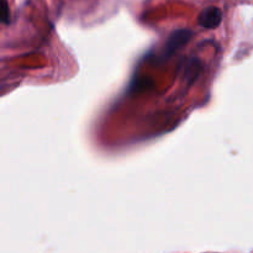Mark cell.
Listing matches in <instances>:
<instances>
[{"instance_id": "cell-4", "label": "cell", "mask_w": 253, "mask_h": 253, "mask_svg": "<svg viewBox=\"0 0 253 253\" xmlns=\"http://www.w3.org/2000/svg\"><path fill=\"white\" fill-rule=\"evenodd\" d=\"M0 21L4 25H10L11 17H10V10L7 0H1V12H0Z\"/></svg>"}, {"instance_id": "cell-2", "label": "cell", "mask_w": 253, "mask_h": 253, "mask_svg": "<svg viewBox=\"0 0 253 253\" xmlns=\"http://www.w3.org/2000/svg\"><path fill=\"white\" fill-rule=\"evenodd\" d=\"M222 22V11L217 6H208L198 16V24L204 29H216Z\"/></svg>"}, {"instance_id": "cell-3", "label": "cell", "mask_w": 253, "mask_h": 253, "mask_svg": "<svg viewBox=\"0 0 253 253\" xmlns=\"http://www.w3.org/2000/svg\"><path fill=\"white\" fill-rule=\"evenodd\" d=\"M202 68L203 66L202 63H200L199 59L197 58L189 59V63L187 64V73H185L187 78L189 79V83H193V82L199 77V73L200 71H202Z\"/></svg>"}, {"instance_id": "cell-1", "label": "cell", "mask_w": 253, "mask_h": 253, "mask_svg": "<svg viewBox=\"0 0 253 253\" xmlns=\"http://www.w3.org/2000/svg\"><path fill=\"white\" fill-rule=\"evenodd\" d=\"M193 35H194V32L189 29H179L173 31L166 41L162 53L160 56V61H167L168 58L174 56L179 49H182L192 40Z\"/></svg>"}]
</instances>
